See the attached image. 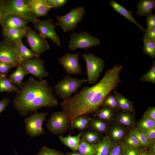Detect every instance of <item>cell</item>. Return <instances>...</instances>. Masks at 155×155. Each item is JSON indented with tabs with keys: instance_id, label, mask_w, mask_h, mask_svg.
Returning <instances> with one entry per match:
<instances>
[{
	"instance_id": "60d3db41",
	"label": "cell",
	"mask_w": 155,
	"mask_h": 155,
	"mask_svg": "<svg viewBox=\"0 0 155 155\" xmlns=\"http://www.w3.org/2000/svg\"><path fill=\"white\" fill-rule=\"evenodd\" d=\"M123 147L119 143L113 144L110 148L108 155H123Z\"/></svg>"
},
{
	"instance_id": "484cf974",
	"label": "cell",
	"mask_w": 155,
	"mask_h": 155,
	"mask_svg": "<svg viewBox=\"0 0 155 155\" xmlns=\"http://www.w3.org/2000/svg\"><path fill=\"white\" fill-rule=\"evenodd\" d=\"M21 58L23 60L32 59L37 58L32 51L26 47L21 41L15 45Z\"/></svg>"
},
{
	"instance_id": "4316f807",
	"label": "cell",
	"mask_w": 155,
	"mask_h": 155,
	"mask_svg": "<svg viewBox=\"0 0 155 155\" xmlns=\"http://www.w3.org/2000/svg\"><path fill=\"white\" fill-rule=\"evenodd\" d=\"M18 88L13 84L6 76L0 75V92H18Z\"/></svg>"
},
{
	"instance_id": "7a4b0ae2",
	"label": "cell",
	"mask_w": 155,
	"mask_h": 155,
	"mask_svg": "<svg viewBox=\"0 0 155 155\" xmlns=\"http://www.w3.org/2000/svg\"><path fill=\"white\" fill-rule=\"evenodd\" d=\"M53 88L45 80H37L32 76L23 82L13 101L14 106L21 116L37 112L44 107H53L58 102Z\"/></svg>"
},
{
	"instance_id": "8992f818",
	"label": "cell",
	"mask_w": 155,
	"mask_h": 155,
	"mask_svg": "<svg viewBox=\"0 0 155 155\" xmlns=\"http://www.w3.org/2000/svg\"><path fill=\"white\" fill-rule=\"evenodd\" d=\"M82 56L86 64L87 82L90 84L95 83L104 70V61L102 58L91 53L84 54Z\"/></svg>"
},
{
	"instance_id": "5b68a950",
	"label": "cell",
	"mask_w": 155,
	"mask_h": 155,
	"mask_svg": "<svg viewBox=\"0 0 155 155\" xmlns=\"http://www.w3.org/2000/svg\"><path fill=\"white\" fill-rule=\"evenodd\" d=\"M85 13L83 7L73 8L66 14L56 16V25L59 26L65 32L73 31L82 20Z\"/></svg>"
},
{
	"instance_id": "1f68e13d",
	"label": "cell",
	"mask_w": 155,
	"mask_h": 155,
	"mask_svg": "<svg viewBox=\"0 0 155 155\" xmlns=\"http://www.w3.org/2000/svg\"><path fill=\"white\" fill-rule=\"evenodd\" d=\"M89 126L96 131L100 133H104L107 129V125L103 120L98 119L90 120Z\"/></svg>"
},
{
	"instance_id": "bcb514c9",
	"label": "cell",
	"mask_w": 155,
	"mask_h": 155,
	"mask_svg": "<svg viewBox=\"0 0 155 155\" xmlns=\"http://www.w3.org/2000/svg\"><path fill=\"white\" fill-rule=\"evenodd\" d=\"M149 142H152L155 138V127L150 129L144 132Z\"/></svg>"
},
{
	"instance_id": "83f0119b",
	"label": "cell",
	"mask_w": 155,
	"mask_h": 155,
	"mask_svg": "<svg viewBox=\"0 0 155 155\" xmlns=\"http://www.w3.org/2000/svg\"><path fill=\"white\" fill-rule=\"evenodd\" d=\"M100 135L98 133L94 131H87L82 132L81 138V140L91 144H94L100 140Z\"/></svg>"
},
{
	"instance_id": "f35d334b",
	"label": "cell",
	"mask_w": 155,
	"mask_h": 155,
	"mask_svg": "<svg viewBox=\"0 0 155 155\" xmlns=\"http://www.w3.org/2000/svg\"><path fill=\"white\" fill-rule=\"evenodd\" d=\"M62 152L49 148L46 146L42 147L36 155H64Z\"/></svg>"
},
{
	"instance_id": "816d5d0a",
	"label": "cell",
	"mask_w": 155,
	"mask_h": 155,
	"mask_svg": "<svg viewBox=\"0 0 155 155\" xmlns=\"http://www.w3.org/2000/svg\"><path fill=\"white\" fill-rule=\"evenodd\" d=\"M150 154V155H155V146L154 144L152 146Z\"/></svg>"
},
{
	"instance_id": "f5cc1de1",
	"label": "cell",
	"mask_w": 155,
	"mask_h": 155,
	"mask_svg": "<svg viewBox=\"0 0 155 155\" xmlns=\"http://www.w3.org/2000/svg\"><path fill=\"white\" fill-rule=\"evenodd\" d=\"M139 155H150L148 152L146 151H141Z\"/></svg>"
},
{
	"instance_id": "4fadbf2b",
	"label": "cell",
	"mask_w": 155,
	"mask_h": 155,
	"mask_svg": "<svg viewBox=\"0 0 155 155\" xmlns=\"http://www.w3.org/2000/svg\"><path fill=\"white\" fill-rule=\"evenodd\" d=\"M79 53H68L57 59L59 63L68 75H78L82 73L79 63Z\"/></svg>"
},
{
	"instance_id": "5bb4252c",
	"label": "cell",
	"mask_w": 155,
	"mask_h": 155,
	"mask_svg": "<svg viewBox=\"0 0 155 155\" xmlns=\"http://www.w3.org/2000/svg\"><path fill=\"white\" fill-rule=\"evenodd\" d=\"M44 63L43 59L36 58L23 60L21 65L24 67L28 74H31L41 80L49 75L44 67Z\"/></svg>"
},
{
	"instance_id": "c3c4849f",
	"label": "cell",
	"mask_w": 155,
	"mask_h": 155,
	"mask_svg": "<svg viewBox=\"0 0 155 155\" xmlns=\"http://www.w3.org/2000/svg\"><path fill=\"white\" fill-rule=\"evenodd\" d=\"M144 37L148 39L155 40V28L146 31Z\"/></svg>"
},
{
	"instance_id": "e575fe53",
	"label": "cell",
	"mask_w": 155,
	"mask_h": 155,
	"mask_svg": "<svg viewBox=\"0 0 155 155\" xmlns=\"http://www.w3.org/2000/svg\"><path fill=\"white\" fill-rule=\"evenodd\" d=\"M131 133L137 139L141 146L146 147L149 145L150 142L144 132L137 128L132 130Z\"/></svg>"
},
{
	"instance_id": "b9f144b4",
	"label": "cell",
	"mask_w": 155,
	"mask_h": 155,
	"mask_svg": "<svg viewBox=\"0 0 155 155\" xmlns=\"http://www.w3.org/2000/svg\"><path fill=\"white\" fill-rule=\"evenodd\" d=\"M15 67H17L12 64L0 61V75L6 76L10 70Z\"/></svg>"
},
{
	"instance_id": "7bdbcfd3",
	"label": "cell",
	"mask_w": 155,
	"mask_h": 155,
	"mask_svg": "<svg viewBox=\"0 0 155 155\" xmlns=\"http://www.w3.org/2000/svg\"><path fill=\"white\" fill-rule=\"evenodd\" d=\"M123 147V155H139L141 151L138 148H129L124 146Z\"/></svg>"
},
{
	"instance_id": "d6986e66",
	"label": "cell",
	"mask_w": 155,
	"mask_h": 155,
	"mask_svg": "<svg viewBox=\"0 0 155 155\" xmlns=\"http://www.w3.org/2000/svg\"><path fill=\"white\" fill-rule=\"evenodd\" d=\"M82 133V131H81L76 136H72L69 134L65 137L61 135L58 137L61 142L73 152H77L81 141V137Z\"/></svg>"
},
{
	"instance_id": "ffe728a7",
	"label": "cell",
	"mask_w": 155,
	"mask_h": 155,
	"mask_svg": "<svg viewBox=\"0 0 155 155\" xmlns=\"http://www.w3.org/2000/svg\"><path fill=\"white\" fill-rule=\"evenodd\" d=\"M113 144L109 137L105 136L101 140L94 144L95 151L94 155H108Z\"/></svg>"
},
{
	"instance_id": "7c38bea8",
	"label": "cell",
	"mask_w": 155,
	"mask_h": 155,
	"mask_svg": "<svg viewBox=\"0 0 155 155\" xmlns=\"http://www.w3.org/2000/svg\"><path fill=\"white\" fill-rule=\"evenodd\" d=\"M22 60L15 45L4 40L0 42V61L12 64L17 67Z\"/></svg>"
},
{
	"instance_id": "603a6c76",
	"label": "cell",
	"mask_w": 155,
	"mask_h": 155,
	"mask_svg": "<svg viewBox=\"0 0 155 155\" xmlns=\"http://www.w3.org/2000/svg\"><path fill=\"white\" fill-rule=\"evenodd\" d=\"M28 74L24 67L20 65L17 67L14 72L9 75L8 79L13 84L17 86L20 88L23 82L24 77Z\"/></svg>"
},
{
	"instance_id": "6da1fadb",
	"label": "cell",
	"mask_w": 155,
	"mask_h": 155,
	"mask_svg": "<svg viewBox=\"0 0 155 155\" xmlns=\"http://www.w3.org/2000/svg\"><path fill=\"white\" fill-rule=\"evenodd\" d=\"M122 68L121 66L115 65L96 84L91 87L84 86L69 100L60 103L61 109L68 117L70 127L78 116L95 112L102 106L107 96L121 82L120 74Z\"/></svg>"
},
{
	"instance_id": "9a60e30c",
	"label": "cell",
	"mask_w": 155,
	"mask_h": 155,
	"mask_svg": "<svg viewBox=\"0 0 155 155\" xmlns=\"http://www.w3.org/2000/svg\"><path fill=\"white\" fill-rule=\"evenodd\" d=\"M29 22L22 16L16 13L5 14L1 25L3 28L19 29L26 31Z\"/></svg>"
},
{
	"instance_id": "2e32d148",
	"label": "cell",
	"mask_w": 155,
	"mask_h": 155,
	"mask_svg": "<svg viewBox=\"0 0 155 155\" xmlns=\"http://www.w3.org/2000/svg\"><path fill=\"white\" fill-rule=\"evenodd\" d=\"M27 6L37 18L46 16L51 9L46 5L45 0H28Z\"/></svg>"
},
{
	"instance_id": "f907efd6",
	"label": "cell",
	"mask_w": 155,
	"mask_h": 155,
	"mask_svg": "<svg viewBox=\"0 0 155 155\" xmlns=\"http://www.w3.org/2000/svg\"><path fill=\"white\" fill-rule=\"evenodd\" d=\"M64 155H82L78 151L67 152L64 154Z\"/></svg>"
},
{
	"instance_id": "8fae6325",
	"label": "cell",
	"mask_w": 155,
	"mask_h": 155,
	"mask_svg": "<svg viewBox=\"0 0 155 155\" xmlns=\"http://www.w3.org/2000/svg\"><path fill=\"white\" fill-rule=\"evenodd\" d=\"M56 26V23L51 18L42 20H38L34 23L35 30H37L40 34L46 38L50 39L53 42L60 46V39L55 30Z\"/></svg>"
},
{
	"instance_id": "681fc988",
	"label": "cell",
	"mask_w": 155,
	"mask_h": 155,
	"mask_svg": "<svg viewBox=\"0 0 155 155\" xmlns=\"http://www.w3.org/2000/svg\"><path fill=\"white\" fill-rule=\"evenodd\" d=\"M5 15V14L3 11L0 7V25H1Z\"/></svg>"
},
{
	"instance_id": "4dcf8cb0",
	"label": "cell",
	"mask_w": 155,
	"mask_h": 155,
	"mask_svg": "<svg viewBox=\"0 0 155 155\" xmlns=\"http://www.w3.org/2000/svg\"><path fill=\"white\" fill-rule=\"evenodd\" d=\"M95 112L96 116L100 119L106 120L111 119L113 115V110L107 106L100 108Z\"/></svg>"
},
{
	"instance_id": "52a82bcc",
	"label": "cell",
	"mask_w": 155,
	"mask_h": 155,
	"mask_svg": "<svg viewBox=\"0 0 155 155\" xmlns=\"http://www.w3.org/2000/svg\"><path fill=\"white\" fill-rule=\"evenodd\" d=\"M68 117L64 111L53 113L49 119L46 127L48 131L55 135H62L70 127Z\"/></svg>"
},
{
	"instance_id": "8d00e7d4",
	"label": "cell",
	"mask_w": 155,
	"mask_h": 155,
	"mask_svg": "<svg viewBox=\"0 0 155 155\" xmlns=\"http://www.w3.org/2000/svg\"><path fill=\"white\" fill-rule=\"evenodd\" d=\"M103 106H107L112 110H117L119 108L115 96L109 94L106 97L102 105Z\"/></svg>"
},
{
	"instance_id": "ee69618b",
	"label": "cell",
	"mask_w": 155,
	"mask_h": 155,
	"mask_svg": "<svg viewBox=\"0 0 155 155\" xmlns=\"http://www.w3.org/2000/svg\"><path fill=\"white\" fill-rule=\"evenodd\" d=\"M143 118L150 119L155 121V107L148 108L144 112Z\"/></svg>"
},
{
	"instance_id": "d4e9b609",
	"label": "cell",
	"mask_w": 155,
	"mask_h": 155,
	"mask_svg": "<svg viewBox=\"0 0 155 155\" xmlns=\"http://www.w3.org/2000/svg\"><path fill=\"white\" fill-rule=\"evenodd\" d=\"M87 115H80L77 117L70 129H77L82 131L89 127L90 120Z\"/></svg>"
},
{
	"instance_id": "30bf717a",
	"label": "cell",
	"mask_w": 155,
	"mask_h": 155,
	"mask_svg": "<svg viewBox=\"0 0 155 155\" xmlns=\"http://www.w3.org/2000/svg\"><path fill=\"white\" fill-rule=\"evenodd\" d=\"M25 37L31 50L37 58H39L41 54L50 48L46 39L37 33L29 26L26 27Z\"/></svg>"
},
{
	"instance_id": "ab89813d",
	"label": "cell",
	"mask_w": 155,
	"mask_h": 155,
	"mask_svg": "<svg viewBox=\"0 0 155 155\" xmlns=\"http://www.w3.org/2000/svg\"><path fill=\"white\" fill-rule=\"evenodd\" d=\"M46 5L51 9H57L63 6L68 2L67 0H45Z\"/></svg>"
},
{
	"instance_id": "836d02e7",
	"label": "cell",
	"mask_w": 155,
	"mask_h": 155,
	"mask_svg": "<svg viewBox=\"0 0 155 155\" xmlns=\"http://www.w3.org/2000/svg\"><path fill=\"white\" fill-rule=\"evenodd\" d=\"M137 129L145 132L151 128L155 127V121L149 119L142 118L137 124Z\"/></svg>"
},
{
	"instance_id": "44dd1931",
	"label": "cell",
	"mask_w": 155,
	"mask_h": 155,
	"mask_svg": "<svg viewBox=\"0 0 155 155\" xmlns=\"http://www.w3.org/2000/svg\"><path fill=\"white\" fill-rule=\"evenodd\" d=\"M155 7V0H142L137 5V14L140 16H148L151 14Z\"/></svg>"
},
{
	"instance_id": "3957f363",
	"label": "cell",
	"mask_w": 155,
	"mask_h": 155,
	"mask_svg": "<svg viewBox=\"0 0 155 155\" xmlns=\"http://www.w3.org/2000/svg\"><path fill=\"white\" fill-rule=\"evenodd\" d=\"M87 81L84 79H78L67 75L54 86L55 94L63 101H67L71 98L73 94L78 91L84 82Z\"/></svg>"
},
{
	"instance_id": "f6af8a7d",
	"label": "cell",
	"mask_w": 155,
	"mask_h": 155,
	"mask_svg": "<svg viewBox=\"0 0 155 155\" xmlns=\"http://www.w3.org/2000/svg\"><path fill=\"white\" fill-rule=\"evenodd\" d=\"M146 19L147 28L146 31L155 28V14H150L147 16Z\"/></svg>"
},
{
	"instance_id": "d590c367",
	"label": "cell",
	"mask_w": 155,
	"mask_h": 155,
	"mask_svg": "<svg viewBox=\"0 0 155 155\" xmlns=\"http://www.w3.org/2000/svg\"><path fill=\"white\" fill-rule=\"evenodd\" d=\"M140 80L143 82H148L155 84V61L154 59L150 69L140 78Z\"/></svg>"
},
{
	"instance_id": "7402d4cb",
	"label": "cell",
	"mask_w": 155,
	"mask_h": 155,
	"mask_svg": "<svg viewBox=\"0 0 155 155\" xmlns=\"http://www.w3.org/2000/svg\"><path fill=\"white\" fill-rule=\"evenodd\" d=\"M114 96L116 99L118 106L122 111L132 113L135 112L132 102L121 94L114 90Z\"/></svg>"
},
{
	"instance_id": "9c48e42d",
	"label": "cell",
	"mask_w": 155,
	"mask_h": 155,
	"mask_svg": "<svg viewBox=\"0 0 155 155\" xmlns=\"http://www.w3.org/2000/svg\"><path fill=\"white\" fill-rule=\"evenodd\" d=\"M48 114V112H37L24 119L26 131L28 135L34 137L44 133L42 125L46 120V117Z\"/></svg>"
},
{
	"instance_id": "74e56055",
	"label": "cell",
	"mask_w": 155,
	"mask_h": 155,
	"mask_svg": "<svg viewBox=\"0 0 155 155\" xmlns=\"http://www.w3.org/2000/svg\"><path fill=\"white\" fill-rule=\"evenodd\" d=\"M122 145L124 146L132 148H138L141 146L137 139L131 133L127 136Z\"/></svg>"
},
{
	"instance_id": "cb8c5ba5",
	"label": "cell",
	"mask_w": 155,
	"mask_h": 155,
	"mask_svg": "<svg viewBox=\"0 0 155 155\" xmlns=\"http://www.w3.org/2000/svg\"><path fill=\"white\" fill-rule=\"evenodd\" d=\"M116 118L118 122L123 126L131 127L135 124V120L131 113L122 111L117 115Z\"/></svg>"
},
{
	"instance_id": "f546056e",
	"label": "cell",
	"mask_w": 155,
	"mask_h": 155,
	"mask_svg": "<svg viewBox=\"0 0 155 155\" xmlns=\"http://www.w3.org/2000/svg\"><path fill=\"white\" fill-rule=\"evenodd\" d=\"M125 133V131L123 128L118 126H115L111 130L109 137L111 141L117 142L124 137Z\"/></svg>"
},
{
	"instance_id": "7dc6e473",
	"label": "cell",
	"mask_w": 155,
	"mask_h": 155,
	"mask_svg": "<svg viewBox=\"0 0 155 155\" xmlns=\"http://www.w3.org/2000/svg\"><path fill=\"white\" fill-rule=\"evenodd\" d=\"M10 99L6 97L3 98L0 101V114L5 111V108L9 104Z\"/></svg>"
},
{
	"instance_id": "f1b7e54d",
	"label": "cell",
	"mask_w": 155,
	"mask_h": 155,
	"mask_svg": "<svg viewBox=\"0 0 155 155\" xmlns=\"http://www.w3.org/2000/svg\"><path fill=\"white\" fill-rule=\"evenodd\" d=\"M143 52L154 59L155 57V40L148 39L144 37Z\"/></svg>"
},
{
	"instance_id": "e0dca14e",
	"label": "cell",
	"mask_w": 155,
	"mask_h": 155,
	"mask_svg": "<svg viewBox=\"0 0 155 155\" xmlns=\"http://www.w3.org/2000/svg\"><path fill=\"white\" fill-rule=\"evenodd\" d=\"M2 32L3 40L14 45L22 41L26 34V31L17 29L3 28Z\"/></svg>"
},
{
	"instance_id": "277c9868",
	"label": "cell",
	"mask_w": 155,
	"mask_h": 155,
	"mask_svg": "<svg viewBox=\"0 0 155 155\" xmlns=\"http://www.w3.org/2000/svg\"><path fill=\"white\" fill-rule=\"evenodd\" d=\"M27 2V0H0V7L5 15L11 13L19 14L34 24L38 19L29 9Z\"/></svg>"
},
{
	"instance_id": "ac0fdd59",
	"label": "cell",
	"mask_w": 155,
	"mask_h": 155,
	"mask_svg": "<svg viewBox=\"0 0 155 155\" xmlns=\"http://www.w3.org/2000/svg\"><path fill=\"white\" fill-rule=\"evenodd\" d=\"M109 4L115 11L123 16L128 20L134 23L143 32H146V29L139 24L133 17L132 11L127 10L114 0H111Z\"/></svg>"
},
{
	"instance_id": "d6a6232c",
	"label": "cell",
	"mask_w": 155,
	"mask_h": 155,
	"mask_svg": "<svg viewBox=\"0 0 155 155\" xmlns=\"http://www.w3.org/2000/svg\"><path fill=\"white\" fill-rule=\"evenodd\" d=\"M95 149L94 144H91L81 140L78 151L82 155H94Z\"/></svg>"
},
{
	"instance_id": "ba28073f",
	"label": "cell",
	"mask_w": 155,
	"mask_h": 155,
	"mask_svg": "<svg viewBox=\"0 0 155 155\" xmlns=\"http://www.w3.org/2000/svg\"><path fill=\"white\" fill-rule=\"evenodd\" d=\"M73 31L68 43V48L71 50L75 51L77 49L81 48L86 51L88 48L99 45L100 44L98 38L88 32L77 33Z\"/></svg>"
}]
</instances>
